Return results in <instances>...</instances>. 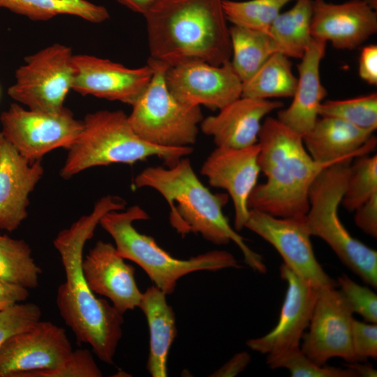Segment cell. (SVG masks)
Wrapping results in <instances>:
<instances>
[{
    "label": "cell",
    "mask_w": 377,
    "mask_h": 377,
    "mask_svg": "<svg viewBox=\"0 0 377 377\" xmlns=\"http://www.w3.org/2000/svg\"><path fill=\"white\" fill-rule=\"evenodd\" d=\"M125 206V200L119 196H103L90 214L61 230L53 240L66 277L57 291L59 313L77 342L89 344L93 353L108 364L114 362L122 336L123 314L89 288L82 271V253L101 217L108 212L123 210Z\"/></svg>",
    "instance_id": "obj_1"
},
{
    "label": "cell",
    "mask_w": 377,
    "mask_h": 377,
    "mask_svg": "<svg viewBox=\"0 0 377 377\" xmlns=\"http://www.w3.org/2000/svg\"><path fill=\"white\" fill-rule=\"evenodd\" d=\"M223 0H158L145 15L150 58L221 66L232 55Z\"/></svg>",
    "instance_id": "obj_2"
},
{
    "label": "cell",
    "mask_w": 377,
    "mask_h": 377,
    "mask_svg": "<svg viewBox=\"0 0 377 377\" xmlns=\"http://www.w3.org/2000/svg\"><path fill=\"white\" fill-rule=\"evenodd\" d=\"M133 184L137 188H153L163 197L170 208V223L182 236L198 233L216 245L233 242L246 264L257 272H266L262 256L247 246L223 212L229 195L210 191L198 179L188 158H182L170 167L146 168L136 176Z\"/></svg>",
    "instance_id": "obj_3"
},
{
    "label": "cell",
    "mask_w": 377,
    "mask_h": 377,
    "mask_svg": "<svg viewBox=\"0 0 377 377\" xmlns=\"http://www.w3.org/2000/svg\"><path fill=\"white\" fill-rule=\"evenodd\" d=\"M258 143V164L266 181L258 184L251 192L249 209L281 218L304 216L312 183L322 170L333 163L313 160L302 137L277 118H265Z\"/></svg>",
    "instance_id": "obj_4"
},
{
    "label": "cell",
    "mask_w": 377,
    "mask_h": 377,
    "mask_svg": "<svg viewBox=\"0 0 377 377\" xmlns=\"http://www.w3.org/2000/svg\"><path fill=\"white\" fill-rule=\"evenodd\" d=\"M68 150L59 175L68 179L96 166L113 163L133 164L156 156L167 167L191 154L193 148L163 147L142 140L132 128L122 110H98L87 114L82 128Z\"/></svg>",
    "instance_id": "obj_5"
},
{
    "label": "cell",
    "mask_w": 377,
    "mask_h": 377,
    "mask_svg": "<svg viewBox=\"0 0 377 377\" xmlns=\"http://www.w3.org/2000/svg\"><path fill=\"white\" fill-rule=\"evenodd\" d=\"M149 219L142 207L133 205L125 211L107 212L99 224L114 239L119 254L139 265L155 286L166 295L174 292L181 277L191 272L242 267L226 251H210L186 260L173 257L153 237L140 233L133 225L135 221Z\"/></svg>",
    "instance_id": "obj_6"
},
{
    "label": "cell",
    "mask_w": 377,
    "mask_h": 377,
    "mask_svg": "<svg viewBox=\"0 0 377 377\" xmlns=\"http://www.w3.org/2000/svg\"><path fill=\"white\" fill-rule=\"evenodd\" d=\"M353 158L331 164L318 174L309 190L304 221L311 236L324 240L350 271L376 288L377 251L354 238L338 214Z\"/></svg>",
    "instance_id": "obj_7"
},
{
    "label": "cell",
    "mask_w": 377,
    "mask_h": 377,
    "mask_svg": "<svg viewBox=\"0 0 377 377\" xmlns=\"http://www.w3.org/2000/svg\"><path fill=\"white\" fill-rule=\"evenodd\" d=\"M151 79L128 116L135 133L144 141L158 147H186L196 142L203 119L200 106L179 101L165 82L166 64L149 58Z\"/></svg>",
    "instance_id": "obj_8"
},
{
    "label": "cell",
    "mask_w": 377,
    "mask_h": 377,
    "mask_svg": "<svg viewBox=\"0 0 377 377\" xmlns=\"http://www.w3.org/2000/svg\"><path fill=\"white\" fill-rule=\"evenodd\" d=\"M15 71L8 94L28 109L59 112L72 89L75 68L71 48L55 43L27 57Z\"/></svg>",
    "instance_id": "obj_9"
},
{
    "label": "cell",
    "mask_w": 377,
    "mask_h": 377,
    "mask_svg": "<svg viewBox=\"0 0 377 377\" xmlns=\"http://www.w3.org/2000/svg\"><path fill=\"white\" fill-rule=\"evenodd\" d=\"M0 123L5 138L30 163L57 148L69 149L82 128V120L76 119L67 108L52 113L17 103L0 114Z\"/></svg>",
    "instance_id": "obj_10"
},
{
    "label": "cell",
    "mask_w": 377,
    "mask_h": 377,
    "mask_svg": "<svg viewBox=\"0 0 377 377\" xmlns=\"http://www.w3.org/2000/svg\"><path fill=\"white\" fill-rule=\"evenodd\" d=\"M304 216L281 218L251 209L244 228L272 245L283 263L316 288H337L316 258Z\"/></svg>",
    "instance_id": "obj_11"
},
{
    "label": "cell",
    "mask_w": 377,
    "mask_h": 377,
    "mask_svg": "<svg viewBox=\"0 0 377 377\" xmlns=\"http://www.w3.org/2000/svg\"><path fill=\"white\" fill-rule=\"evenodd\" d=\"M353 312L336 288L319 289L301 350L319 366L333 357L359 362L353 347Z\"/></svg>",
    "instance_id": "obj_12"
},
{
    "label": "cell",
    "mask_w": 377,
    "mask_h": 377,
    "mask_svg": "<svg viewBox=\"0 0 377 377\" xmlns=\"http://www.w3.org/2000/svg\"><path fill=\"white\" fill-rule=\"evenodd\" d=\"M73 352L66 330L50 321H38L0 346V377L60 367Z\"/></svg>",
    "instance_id": "obj_13"
},
{
    "label": "cell",
    "mask_w": 377,
    "mask_h": 377,
    "mask_svg": "<svg viewBox=\"0 0 377 377\" xmlns=\"http://www.w3.org/2000/svg\"><path fill=\"white\" fill-rule=\"evenodd\" d=\"M165 78L171 94L188 105L221 110L242 96L243 83L230 61L221 66L190 61L170 66Z\"/></svg>",
    "instance_id": "obj_14"
},
{
    "label": "cell",
    "mask_w": 377,
    "mask_h": 377,
    "mask_svg": "<svg viewBox=\"0 0 377 377\" xmlns=\"http://www.w3.org/2000/svg\"><path fill=\"white\" fill-rule=\"evenodd\" d=\"M279 271L281 278L287 283V290L278 323L265 335L246 341L250 349L267 355V364L300 348L302 335L309 326L318 294V289L284 263Z\"/></svg>",
    "instance_id": "obj_15"
},
{
    "label": "cell",
    "mask_w": 377,
    "mask_h": 377,
    "mask_svg": "<svg viewBox=\"0 0 377 377\" xmlns=\"http://www.w3.org/2000/svg\"><path fill=\"white\" fill-rule=\"evenodd\" d=\"M75 68L72 89L133 105L148 86L153 68H129L109 59L88 54L73 55Z\"/></svg>",
    "instance_id": "obj_16"
},
{
    "label": "cell",
    "mask_w": 377,
    "mask_h": 377,
    "mask_svg": "<svg viewBox=\"0 0 377 377\" xmlns=\"http://www.w3.org/2000/svg\"><path fill=\"white\" fill-rule=\"evenodd\" d=\"M258 143L245 148L220 147L203 163L200 172L212 186L226 190L235 209V230L244 228L249 214L248 201L260 172Z\"/></svg>",
    "instance_id": "obj_17"
},
{
    "label": "cell",
    "mask_w": 377,
    "mask_h": 377,
    "mask_svg": "<svg viewBox=\"0 0 377 377\" xmlns=\"http://www.w3.org/2000/svg\"><path fill=\"white\" fill-rule=\"evenodd\" d=\"M376 31V13L365 0L342 3L312 0L313 38L330 41L337 49L353 50Z\"/></svg>",
    "instance_id": "obj_18"
},
{
    "label": "cell",
    "mask_w": 377,
    "mask_h": 377,
    "mask_svg": "<svg viewBox=\"0 0 377 377\" xmlns=\"http://www.w3.org/2000/svg\"><path fill=\"white\" fill-rule=\"evenodd\" d=\"M124 260L115 246L100 240L82 263L89 288L108 298L121 314L138 307L142 295L135 281L134 267Z\"/></svg>",
    "instance_id": "obj_19"
},
{
    "label": "cell",
    "mask_w": 377,
    "mask_h": 377,
    "mask_svg": "<svg viewBox=\"0 0 377 377\" xmlns=\"http://www.w3.org/2000/svg\"><path fill=\"white\" fill-rule=\"evenodd\" d=\"M44 173L42 159L30 163L0 131V230H17L28 216L29 195Z\"/></svg>",
    "instance_id": "obj_20"
},
{
    "label": "cell",
    "mask_w": 377,
    "mask_h": 377,
    "mask_svg": "<svg viewBox=\"0 0 377 377\" xmlns=\"http://www.w3.org/2000/svg\"><path fill=\"white\" fill-rule=\"evenodd\" d=\"M283 106L279 101L240 96L219 110L216 115L203 119L200 128L213 137L216 147H251L258 142L263 119Z\"/></svg>",
    "instance_id": "obj_21"
},
{
    "label": "cell",
    "mask_w": 377,
    "mask_h": 377,
    "mask_svg": "<svg viewBox=\"0 0 377 377\" xmlns=\"http://www.w3.org/2000/svg\"><path fill=\"white\" fill-rule=\"evenodd\" d=\"M326 45L325 41L312 39L297 66L299 77L293 101L277 114V119L282 124L302 137L319 117L320 105L327 95L320 76V64L325 54Z\"/></svg>",
    "instance_id": "obj_22"
},
{
    "label": "cell",
    "mask_w": 377,
    "mask_h": 377,
    "mask_svg": "<svg viewBox=\"0 0 377 377\" xmlns=\"http://www.w3.org/2000/svg\"><path fill=\"white\" fill-rule=\"evenodd\" d=\"M372 134L340 119L319 117L302 141L313 160L334 163L370 154L376 147Z\"/></svg>",
    "instance_id": "obj_23"
},
{
    "label": "cell",
    "mask_w": 377,
    "mask_h": 377,
    "mask_svg": "<svg viewBox=\"0 0 377 377\" xmlns=\"http://www.w3.org/2000/svg\"><path fill=\"white\" fill-rule=\"evenodd\" d=\"M166 294L156 286L142 293L138 307L145 314L149 331L147 369L152 377L168 376V357L177 336L175 316Z\"/></svg>",
    "instance_id": "obj_24"
},
{
    "label": "cell",
    "mask_w": 377,
    "mask_h": 377,
    "mask_svg": "<svg viewBox=\"0 0 377 377\" xmlns=\"http://www.w3.org/2000/svg\"><path fill=\"white\" fill-rule=\"evenodd\" d=\"M312 0H297L288 10L279 13L269 34L276 51L288 58L301 59L312 41Z\"/></svg>",
    "instance_id": "obj_25"
},
{
    "label": "cell",
    "mask_w": 377,
    "mask_h": 377,
    "mask_svg": "<svg viewBox=\"0 0 377 377\" xmlns=\"http://www.w3.org/2000/svg\"><path fill=\"white\" fill-rule=\"evenodd\" d=\"M232 66L242 83L249 80L277 52L269 34L232 25L229 28Z\"/></svg>",
    "instance_id": "obj_26"
},
{
    "label": "cell",
    "mask_w": 377,
    "mask_h": 377,
    "mask_svg": "<svg viewBox=\"0 0 377 377\" xmlns=\"http://www.w3.org/2000/svg\"><path fill=\"white\" fill-rule=\"evenodd\" d=\"M297 80L289 58L276 52L242 84L241 96L260 99L292 97Z\"/></svg>",
    "instance_id": "obj_27"
},
{
    "label": "cell",
    "mask_w": 377,
    "mask_h": 377,
    "mask_svg": "<svg viewBox=\"0 0 377 377\" xmlns=\"http://www.w3.org/2000/svg\"><path fill=\"white\" fill-rule=\"evenodd\" d=\"M0 8L32 20H48L59 15H71L93 23L110 17L107 9L86 0H0Z\"/></svg>",
    "instance_id": "obj_28"
},
{
    "label": "cell",
    "mask_w": 377,
    "mask_h": 377,
    "mask_svg": "<svg viewBox=\"0 0 377 377\" xmlns=\"http://www.w3.org/2000/svg\"><path fill=\"white\" fill-rule=\"evenodd\" d=\"M31 252L24 240L0 234V278L27 289L36 288L42 269Z\"/></svg>",
    "instance_id": "obj_29"
},
{
    "label": "cell",
    "mask_w": 377,
    "mask_h": 377,
    "mask_svg": "<svg viewBox=\"0 0 377 377\" xmlns=\"http://www.w3.org/2000/svg\"><path fill=\"white\" fill-rule=\"evenodd\" d=\"M294 0H223L227 20L237 25L269 34L271 24L282 8Z\"/></svg>",
    "instance_id": "obj_30"
},
{
    "label": "cell",
    "mask_w": 377,
    "mask_h": 377,
    "mask_svg": "<svg viewBox=\"0 0 377 377\" xmlns=\"http://www.w3.org/2000/svg\"><path fill=\"white\" fill-rule=\"evenodd\" d=\"M377 193V155L367 154L354 158L349 167L341 203L355 212Z\"/></svg>",
    "instance_id": "obj_31"
},
{
    "label": "cell",
    "mask_w": 377,
    "mask_h": 377,
    "mask_svg": "<svg viewBox=\"0 0 377 377\" xmlns=\"http://www.w3.org/2000/svg\"><path fill=\"white\" fill-rule=\"evenodd\" d=\"M318 115L340 119L360 129L374 133L377 128V94L323 101Z\"/></svg>",
    "instance_id": "obj_32"
},
{
    "label": "cell",
    "mask_w": 377,
    "mask_h": 377,
    "mask_svg": "<svg viewBox=\"0 0 377 377\" xmlns=\"http://www.w3.org/2000/svg\"><path fill=\"white\" fill-rule=\"evenodd\" d=\"M271 369L285 368L293 377H356L353 371L319 366L308 358L300 348L294 349L267 364Z\"/></svg>",
    "instance_id": "obj_33"
},
{
    "label": "cell",
    "mask_w": 377,
    "mask_h": 377,
    "mask_svg": "<svg viewBox=\"0 0 377 377\" xmlns=\"http://www.w3.org/2000/svg\"><path fill=\"white\" fill-rule=\"evenodd\" d=\"M338 291L353 313L360 315L367 322L377 323V295L369 288L361 286L346 274L337 281Z\"/></svg>",
    "instance_id": "obj_34"
},
{
    "label": "cell",
    "mask_w": 377,
    "mask_h": 377,
    "mask_svg": "<svg viewBox=\"0 0 377 377\" xmlns=\"http://www.w3.org/2000/svg\"><path fill=\"white\" fill-rule=\"evenodd\" d=\"M103 374L88 349L73 350L60 367L50 370L31 371L17 377H101Z\"/></svg>",
    "instance_id": "obj_35"
},
{
    "label": "cell",
    "mask_w": 377,
    "mask_h": 377,
    "mask_svg": "<svg viewBox=\"0 0 377 377\" xmlns=\"http://www.w3.org/2000/svg\"><path fill=\"white\" fill-rule=\"evenodd\" d=\"M41 315L40 307L34 303H17L0 311V346L40 321Z\"/></svg>",
    "instance_id": "obj_36"
},
{
    "label": "cell",
    "mask_w": 377,
    "mask_h": 377,
    "mask_svg": "<svg viewBox=\"0 0 377 377\" xmlns=\"http://www.w3.org/2000/svg\"><path fill=\"white\" fill-rule=\"evenodd\" d=\"M352 342L359 362H365L371 357H377V325L365 323L355 318L351 325Z\"/></svg>",
    "instance_id": "obj_37"
},
{
    "label": "cell",
    "mask_w": 377,
    "mask_h": 377,
    "mask_svg": "<svg viewBox=\"0 0 377 377\" xmlns=\"http://www.w3.org/2000/svg\"><path fill=\"white\" fill-rule=\"evenodd\" d=\"M355 224L366 234L374 238L377 237V193L355 211Z\"/></svg>",
    "instance_id": "obj_38"
},
{
    "label": "cell",
    "mask_w": 377,
    "mask_h": 377,
    "mask_svg": "<svg viewBox=\"0 0 377 377\" xmlns=\"http://www.w3.org/2000/svg\"><path fill=\"white\" fill-rule=\"evenodd\" d=\"M360 77L367 83L377 84V46L369 45L364 47L359 59Z\"/></svg>",
    "instance_id": "obj_39"
},
{
    "label": "cell",
    "mask_w": 377,
    "mask_h": 377,
    "mask_svg": "<svg viewBox=\"0 0 377 377\" xmlns=\"http://www.w3.org/2000/svg\"><path fill=\"white\" fill-rule=\"evenodd\" d=\"M29 295L27 288L0 278V311L26 301Z\"/></svg>",
    "instance_id": "obj_40"
},
{
    "label": "cell",
    "mask_w": 377,
    "mask_h": 377,
    "mask_svg": "<svg viewBox=\"0 0 377 377\" xmlns=\"http://www.w3.org/2000/svg\"><path fill=\"white\" fill-rule=\"evenodd\" d=\"M251 362V355L246 351L235 354L211 376L233 377L243 371Z\"/></svg>",
    "instance_id": "obj_41"
},
{
    "label": "cell",
    "mask_w": 377,
    "mask_h": 377,
    "mask_svg": "<svg viewBox=\"0 0 377 377\" xmlns=\"http://www.w3.org/2000/svg\"><path fill=\"white\" fill-rule=\"evenodd\" d=\"M121 4L126 6L131 10L142 14L143 15L158 0H117Z\"/></svg>",
    "instance_id": "obj_42"
},
{
    "label": "cell",
    "mask_w": 377,
    "mask_h": 377,
    "mask_svg": "<svg viewBox=\"0 0 377 377\" xmlns=\"http://www.w3.org/2000/svg\"><path fill=\"white\" fill-rule=\"evenodd\" d=\"M360 362H350L346 367L353 371L356 377H376L377 371L369 364H362Z\"/></svg>",
    "instance_id": "obj_43"
}]
</instances>
